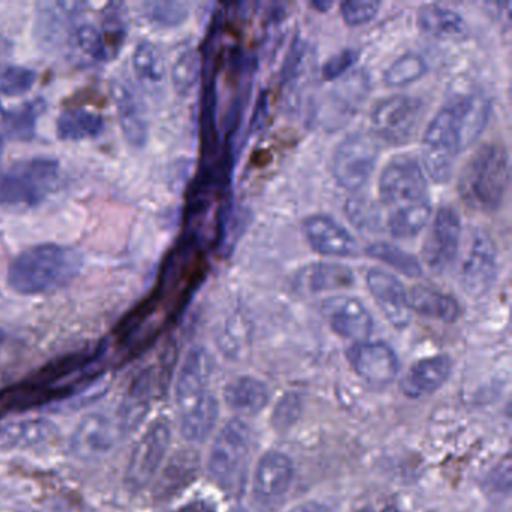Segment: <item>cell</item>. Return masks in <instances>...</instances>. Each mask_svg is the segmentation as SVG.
<instances>
[{"label": "cell", "mask_w": 512, "mask_h": 512, "mask_svg": "<svg viewBox=\"0 0 512 512\" xmlns=\"http://www.w3.org/2000/svg\"><path fill=\"white\" fill-rule=\"evenodd\" d=\"M353 371L374 388H383L397 379L400 361L392 347L380 341L355 343L347 352Z\"/></svg>", "instance_id": "obj_13"}, {"label": "cell", "mask_w": 512, "mask_h": 512, "mask_svg": "<svg viewBox=\"0 0 512 512\" xmlns=\"http://www.w3.org/2000/svg\"><path fill=\"white\" fill-rule=\"evenodd\" d=\"M346 214L349 220L361 230H374L380 224V211L365 197H353L347 202Z\"/></svg>", "instance_id": "obj_39"}, {"label": "cell", "mask_w": 512, "mask_h": 512, "mask_svg": "<svg viewBox=\"0 0 512 512\" xmlns=\"http://www.w3.org/2000/svg\"><path fill=\"white\" fill-rule=\"evenodd\" d=\"M452 371L449 356L436 355L421 359L410 367L400 382L401 392L407 398L427 397L442 388Z\"/></svg>", "instance_id": "obj_20"}, {"label": "cell", "mask_w": 512, "mask_h": 512, "mask_svg": "<svg viewBox=\"0 0 512 512\" xmlns=\"http://www.w3.org/2000/svg\"><path fill=\"white\" fill-rule=\"evenodd\" d=\"M134 70L143 83L149 86H161L164 82V62L154 44L142 41L136 47L133 56Z\"/></svg>", "instance_id": "obj_34"}, {"label": "cell", "mask_w": 512, "mask_h": 512, "mask_svg": "<svg viewBox=\"0 0 512 512\" xmlns=\"http://www.w3.org/2000/svg\"><path fill=\"white\" fill-rule=\"evenodd\" d=\"M197 74H199V59L193 52L184 53L173 70L176 88L182 92L188 91L196 82Z\"/></svg>", "instance_id": "obj_41"}, {"label": "cell", "mask_w": 512, "mask_h": 512, "mask_svg": "<svg viewBox=\"0 0 512 512\" xmlns=\"http://www.w3.org/2000/svg\"><path fill=\"white\" fill-rule=\"evenodd\" d=\"M353 281V272L338 263H314L305 266L296 277L299 289L307 290L308 293L344 289L352 286Z\"/></svg>", "instance_id": "obj_28"}, {"label": "cell", "mask_w": 512, "mask_h": 512, "mask_svg": "<svg viewBox=\"0 0 512 512\" xmlns=\"http://www.w3.org/2000/svg\"><path fill=\"white\" fill-rule=\"evenodd\" d=\"M214 374V362L208 350L194 347L185 356L176 379V403L178 409L188 406L208 394Z\"/></svg>", "instance_id": "obj_19"}, {"label": "cell", "mask_w": 512, "mask_h": 512, "mask_svg": "<svg viewBox=\"0 0 512 512\" xmlns=\"http://www.w3.org/2000/svg\"><path fill=\"white\" fill-rule=\"evenodd\" d=\"M448 106L457 119L463 149L469 148L487 127L490 103L484 95L464 94L452 98Z\"/></svg>", "instance_id": "obj_22"}, {"label": "cell", "mask_w": 512, "mask_h": 512, "mask_svg": "<svg viewBox=\"0 0 512 512\" xmlns=\"http://www.w3.org/2000/svg\"><path fill=\"white\" fill-rule=\"evenodd\" d=\"M407 295H409L412 313L415 311L419 316L428 317V319L454 323L463 313L460 302L454 296L428 284H416Z\"/></svg>", "instance_id": "obj_24"}, {"label": "cell", "mask_w": 512, "mask_h": 512, "mask_svg": "<svg viewBox=\"0 0 512 512\" xmlns=\"http://www.w3.org/2000/svg\"><path fill=\"white\" fill-rule=\"evenodd\" d=\"M322 314L335 334L353 343L368 341L373 334V316L367 307L353 296H329L322 302Z\"/></svg>", "instance_id": "obj_14"}, {"label": "cell", "mask_w": 512, "mask_h": 512, "mask_svg": "<svg viewBox=\"0 0 512 512\" xmlns=\"http://www.w3.org/2000/svg\"><path fill=\"white\" fill-rule=\"evenodd\" d=\"M424 112V103L419 98L409 95L383 98L371 110V134L388 145H406L418 131Z\"/></svg>", "instance_id": "obj_8"}, {"label": "cell", "mask_w": 512, "mask_h": 512, "mask_svg": "<svg viewBox=\"0 0 512 512\" xmlns=\"http://www.w3.org/2000/svg\"><path fill=\"white\" fill-rule=\"evenodd\" d=\"M461 218L457 209L442 205L434 214L422 244V262L434 274H445L458 257L461 244Z\"/></svg>", "instance_id": "obj_10"}, {"label": "cell", "mask_w": 512, "mask_h": 512, "mask_svg": "<svg viewBox=\"0 0 512 512\" xmlns=\"http://www.w3.org/2000/svg\"><path fill=\"white\" fill-rule=\"evenodd\" d=\"M128 14L124 4H109L103 11L100 31L106 41L110 55L116 56L127 38Z\"/></svg>", "instance_id": "obj_35"}, {"label": "cell", "mask_w": 512, "mask_h": 512, "mask_svg": "<svg viewBox=\"0 0 512 512\" xmlns=\"http://www.w3.org/2000/svg\"><path fill=\"white\" fill-rule=\"evenodd\" d=\"M365 283L386 320L395 328H406L412 320V310L403 283L395 275L376 268L367 272Z\"/></svg>", "instance_id": "obj_15"}, {"label": "cell", "mask_w": 512, "mask_h": 512, "mask_svg": "<svg viewBox=\"0 0 512 512\" xmlns=\"http://www.w3.org/2000/svg\"><path fill=\"white\" fill-rule=\"evenodd\" d=\"M37 71L16 64H0V97L29 94L37 83Z\"/></svg>", "instance_id": "obj_36"}, {"label": "cell", "mask_w": 512, "mask_h": 512, "mask_svg": "<svg viewBox=\"0 0 512 512\" xmlns=\"http://www.w3.org/2000/svg\"><path fill=\"white\" fill-rule=\"evenodd\" d=\"M106 128L103 116L89 109H67L59 115L56 133L64 142L97 139Z\"/></svg>", "instance_id": "obj_27"}, {"label": "cell", "mask_w": 512, "mask_h": 512, "mask_svg": "<svg viewBox=\"0 0 512 512\" xmlns=\"http://www.w3.org/2000/svg\"><path fill=\"white\" fill-rule=\"evenodd\" d=\"M367 256L391 266L406 277L421 278L424 275V268H422L418 257L407 253L398 245L389 244V242H376L367 248Z\"/></svg>", "instance_id": "obj_31"}, {"label": "cell", "mask_w": 512, "mask_h": 512, "mask_svg": "<svg viewBox=\"0 0 512 512\" xmlns=\"http://www.w3.org/2000/svg\"><path fill=\"white\" fill-rule=\"evenodd\" d=\"M427 73V62L421 55L404 53L386 68L383 73V82L389 88H403V86H409L410 83L418 82Z\"/></svg>", "instance_id": "obj_32"}, {"label": "cell", "mask_w": 512, "mask_h": 512, "mask_svg": "<svg viewBox=\"0 0 512 512\" xmlns=\"http://www.w3.org/2000/svg\"><path fill=\"white\" fill-rule=\"evenodd\" d=\"M311 7L316 8V10L322 11V13H326L329 8L332 7L331 2H313Z\"/></svg>", "instance_id": "obj_45"}, {"label": "cell", "mask_w": 512, "mask_h": 512, "mask_svg": "<svg viewBox=\"0 0 512 512\" xmlns=\"http://www.w3.org/2000/svg\"><path fill=\"white\" fill-rule=\"evenodd\" d=\"M61 164L50 157H35L13 164L0 179V206L28 211L49 199L58 187Z\"/></svg>", "instance_id": "obj_3"}, {"label": "cell", "mask_w": 512, "mask_h": 512, "mask_svg": "<svg viewBox=\"0 0 512 512\" xmlns=\"http://www.w3.org/2000/svg\"><path fill=\"white\" fill-rule=\"evenodd\" d=\"M220 404L212 392L179 409V427L185 440L193 443L205 442L217 427Z\"/></svg>", "instance_id": "obj_23"}, {"label": "cell", "mask_w": 512, "mask_h": 512, "mask_svg": "<svg viewBox=\"0 0 512 512\" xmlns=\"http://www.w3.org/2000/svg\"><path fill=\"white\" fill-rule=\"evenodd\" d=\"M460 130L451 107L446 104L436 113L421 142V164L425 175L436 184H446L451 178L458 155L463 152Z\"/></svg>", "instance_id": "obj_5"}, {"label": "cell", "mask_w": 512, "mask_h": 512, "mask_svg": "<svg viewBox=\"0 0 512 512\" xmlns=\"http://www.w3.org/2000/svg\"><path fill=\"white\" fill-rule=\"evenodd\" d=\"M302 232L310 247L322 256L346 259L358 253V244L352 233L334 218L311 215L302 223Z\"/></svg>", "instance_id": "obj_16"}, {"label": "cell", "mask_w": 512, "mask_h": 512, "mask_svg": "<svg viewBox=\"0 0 512 512\" xmlns=\"http://www.w3.org/2000/svg\"><path fill=\"white\" fill-rule=\"evenodd\" d=\"M499 275V251L490 235L478 232L460 269V284L470 296L490 292Z\"/></svg>", "instance_id": "obj_11"}, {"label": "cell", "mask_w": 512, "mask_h": 512, "mask_svg": "<svg viewBox=\"0 0 512 512\" xmlns=\"http://www.w3.org/2000/svg\"><path fill=\"white\" fill-rule=\"evenodd\" d=\"M379 197L388 212L428 202V178L421 161L409 154L391 158L380 173Z\"/></svg>", "instance_id": "obj_6"}, {"label": "cell", "mask_w": 512, "mask_h": 512, "mask_svg": "<svg viewBox=\"0 0 512 512\" xmlns=\"http://www.w3.org/2000/svg\"><path fill=\"white\" fill-rule=\"evenodd\" d=\"M230 512H250V511H247V509H244V508H233L232 511Z\"/></svg>", "instance_id": "obj_48"}, {"label": "cell", "mask_w": 512, "mask_h": 512, "mask_svg": "<svg viewBox=\"0 0 512 512\" xmlns=\"http://www.w3.org/2000/svg\"><path fill=\"white\" fill-rule=\"evenodd\" d=\"M172 445V427L167 419H155L134 443L125 469V484L130 490L148 487L160 472Z\"/></svg>", "instance_id": "obj_9"}, {"label": "cell", "mask_w": 512, "mask_h": 512, "mask_svg": "<svg viewBox=\"0 0 512 512\" xmlns=\"http://www.w3.org/2000/svg\"><path fill=\"white\" fill-rule=\"evenodd\" d=\"M302 400L298 394H287L275 409L274 422L277 427H289L301 413Z\"/></svg>", "instance_id": "obj_42"}, {"label": "cell", "mask_w": 512, "mask_h": 512, "mask_svg": "<svg viewBox=\"0 0 512 512\" xmlns=\"http://www.w3.org/2000/svg\"><path fill=\"white\" fill-rule=\"evenodd\" d=\"M71 43L76 47L77 52L91 62H107L112 59L106 41L98 26L92 23H79L74 29Z\"/></svg>", "instance_id": "obj_33"}, {"label": "cell", "mask_w": 512, "mask_h": 512, "mask_svg": "<svg viewBox=\"0 0 512 512\" xmlns=\"http://www.w3.org/2000/svg\"><path fill=\"white\" fill-rule=\"evenodd\" d=\"M178 512H215V506L208 500L197 499L182 506Z\"/></svg>", "instance_id": "obj_43"}, {"label": "cell", "mask_w": 512, "mask_h": 512, "mask_svg": "<svg viewBox=\"0 0 512 512\" xmlns=\"http://www.w3.org/2000/svg\"><path fill=\"white\" fill-rule=\"evenodd\" d=\"M44 101L35 100L16 107H0V127L11 139L28 142L37 133V122L43 113Z\"/></svg>", "instance_id": "obj_29"}, {"label": "cell", "mask_w": 512, "mask_h": 512, "mask_svg": "<svg viewBox=\"0 0 512 512\" xmlns=\"http://www.w3.org/2000/svg\"><path fill=\"white\" fill-rule=\"evenodd\" d=\"M113 101L118 113L119 125L128 145L143 149L148 145L149 125L136 95L124 83L113 86Z\"/></svg>", "instance_id": "obj_21"}, {"label": "cell", "mask_w": 512, "mask_h": 512, "mask_svg": "<svg viewBox=\"0 0 512 512\" xmlns=\"http://www.w3.org/2000/svg\"><path fill=\"white\" fill-rule=\"evenodd\" d=\"M419 29L437 40H460L466 35V22L457 11L442 5H424L416 16Z\"/></svg>", "instance_id": "obj_26"}, {"label": "cell", "mask_w": 512, "mask_h": 512, "mask_svg": "<svg viewBox=\"0 0 512 512\" xmlns=\"http://www.w3.org/2000/svg\"><path fill=\"white\" fill-rule=\"evenodd\" d=\"M359 59V52L353 47L349 49H343L341 52L335 53L332 58L323 64L322 76L323 79L332 82V80H338L343 77L347 71L352 70L355 67L356 62Z\"/></svg>", "instance_id": "obj_40"}, {"label": "cell", "mask_w": 512, "mask_h": 512, "mask_svg": "<svg viewBox=\"0 0 512 512\" xmlns=\"http://www.w3.org/2000/svg\"><path fill=\"white\" fill-rule=\"evenodd\" d=\"M269 388L253 376H239L230 380L224 389V400L239 415H256L269 403Z\"/></svg>", "instance_id": "obj_25"}, {"label": "cell", "mask_w": 512, "mask_h": 512, "mask_svg": "<svg viewBox=\"0 0 512 512\" xmlns=\"http://www.w3.org/2000/svg\"><path fill=\"white\" fill-rule=\"evenodd\" d=\"M83 269V256L74 248L41 244L22 251L8 268V284L25 296L46 295L73 283Z\"/></svg>", "instance_id": "obj_1"}, {"label": "cell", "mask_w": 512, "mask_h": 512, "mask_svg": "<svg viewBox=\"0 0 512 512\" xmlns=\"http://www.w3.org/2000/svg\"><path fill=\"white\" fill-rule=\"evenodd\" d=\"M379 140L371 133L355 131L344 137L332 154L331 172L343 190L358 193L370 182L379 161Z\"/></svg>", "instance_id": "obj_7"}, {"label": "cell", "mask_w": 512, "mask_h": 512, "mask_svg": "<svg viewBox=\"0 0 512 512\" xmlns=\"http://www.w3.org/2000/svg\"><path fill=\"white\" fill-rule=\"evenodd\" d=\"M380 2L376 0H347L340 5L341 19L347 26H364L376 19Z\"/></svg>", "instance_id": "obj_38"}, {"label": "cell", "mask_w": 512, "mask_h": 512, "mask_svg": "<svg viewBox=\"0 0 512 512\" xmlns=\"http://www.w3.org/2000/svg\"><path fill=\"white\" fill-rule=\"evenodd\" d=\"M431 214H433L431 200L409 206V208L395 209V211L388 212L386 227L394 238H415L428 226Z\"/></svg>", "instance_id": "obj_30"}, {"label": "cell", "mask_w": 512, "mask_h": 512, "mask_svg": "<svg viewBox=\"0 0 512 512\" xmlns=\"http://www.w3.org/2000/svg\"><path fill=\"white\" fill-rule=\"evenodd\" d=\"M358 512H374L373 509H370V508H364V509H361V511H358Z\"/></svg>", "instance_id": "obj_49"}, {"label": "cell", "mask_w": 512, "mask_h": 512, "mask_svg": "<svg viewBox=\"0 0 512 512\" xmlns=\"http://www.w3.org/2000/svg\"><path fill=\"white\" fill-rule=\"evenodd\" d=\"M59 437V427L44 416L0 422V451H28L43 448Z\"/></svg>", "instance_id": "obj_17"}, {"label": "cell", "mask_w": 512, "mask_h": 512, "mask_svg": "<svg viewBox=\"0 0 512 512\" xmlns=\"http://www.w3.org/2000/svg\"><path fill=\"white\" fill-rule=\"evenodd\" d=\"M251 452V431L242 419L227 422L212 443L208 472L227 493L241 490Z\"/></svg>", "instance_id": "obj_4"}, {"label": "cell", "mask_w": 512, "mask_h": 512, "mask_svg": "<svg viewBox=\"0 0 512 512\" xmlns=\"http://www.w3.org/2000/svg\"><path fill=\"white\" fill-rule=\"evenodd\" d=\"M380 512H401L400 509L397 508V506L394 505H388L385 506V508L382 509Z\"/></svg>", "instance_id": "obj_46"}, {"label": "cell", "mask_w": 512, "mask_h": 512, "mask_svg": "<svg viewBox=\"0 0 512 512\" xmlns=\"http://www.w3.org/2000/svg\"><path fill=\"white\" fill-rule=\"evenodd\" d=\"M289 512H334L329 506L323 505V503L319 502H305L301 503V505L295 506V508L290 509Z\"/></svg>", "instance_id": "obj_44"}, {"label": "cell", "mask_w": 512, "mask_h": 512, "mask_svg": "<svg viewBox=\"0 0 512 512\" xmlns=\"http://www.w3.org/2000/svg\"><path fill=\"white\" fill-rule=\"evenodd\" d=\"M509 179L511 167L506 149L499 143H484L470 155L458 175V196L467 208L491 214L502 206Z\"/></svg>", "instance_id": "obj_2"}, {"label": "cell", "mask_w": 512, "mask_h": 512, "mask_svg": "<svg viewBox=\"0 0 512 512\" xmlns=\"http://www.w3.org/2000/svg\"><path fill=\"white\" fill-rule=\"evenodd\" d=\"M295 467L283 452L269 451L257 463L253 478L254 496L263 502H275L289 493Z\"/></svg>", "instance_id": "obj_18"}, {"label": "cell", "mask_w": 512, "mask_h": 512, "mask_svg": "<svg viewBox=\"0 0 512 512\" xmlns=\"http://www.w3.org/2000/svg\"><path fill=\"white\" fill-rule=\"evenodd\" d=\"M143 17L158 28H176L188 17V5L182 2H146Z\"/></svg>", "instance_id": "obj_37"}, {"label": "cell", "mask_w": 512, "mask_h": 512, "mask_svg": "<svg viewBox=\"0 0 512 512\" xmlns=\"http://www.w3.org/2000/svg\"><path fill=\"white\" fill-rule=\"evenodd\" d=\"M2 155H4V140L0 137V160H2Z\"/></svg>", "instance_id": "obj_47"}, {"label": "cell", "mask_w": 512, "mask_h": 512, "mask_svg": "<svg viewBox=\"0 0 512 512\" xmlns=\"http://www.w3.org/2000/svg\"><path fill=\"white\" fill-rule=\"evenodd\" d=\"M121 430L112 416L103 412L88 413L74 428L70 439L71 454L77 460H100L115 448Z\"/></svg>", "instance_id": "obj_12"}]
</instances>
